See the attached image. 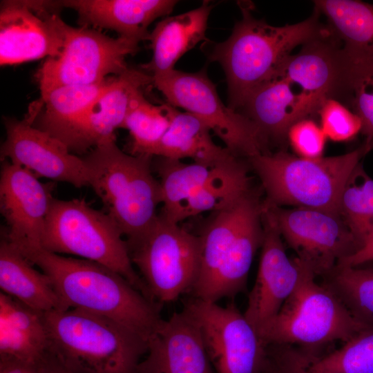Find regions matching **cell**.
<instances>
[{
  "instance_id": "d4e9b609",
  "label": "cell",
  "mask_w": 373,
  "mask_h": 373,
  "mask_svg": "<svg viewBox=\"0 0 373 373\" xmlns=\"http://www.w3.org/2000/svg\"><path fill=\"white\" fill-rule=\"evenodd\" d=\"M1 292L41 313L66 309L48 276L34 267L1 232Z\"/></svg>"
},
{
  "instance_id": "1f68e13d",
  "label": "cell",
  "mask_w": 373,
  "mask_h": 373,
  "mask_svg": "<svg viewBox=\"0 0 373 373\" xmlns=\"http://www.w3.org/2000/svg\"><path fill=\"white\" fill-rule=\"evenodd\" d=\"M176 108L170 104L155 105L144 97L142 89L133 95L122 128L131 137V154L152 156L170 126Z\"/></svg>"
},
{
  "instance_id": "ffe728a7",
  "label": "cell",
  "mask_w": 373,
  "mask_h": 373,
  "mask_svg": "<svg viewBox=\"0 0 373 373\" xmlns=\"http://www.w3.org/2000/svg\"><path fill=\"white\" fill-rule=\"evenodd\" d=\"M152 84V77L130 68L115 76L108 88L93 103L72 131L66 144L71 152L84 153L111 140L122 128L135 93Z\"/></svg>"
},
{
  "instance_id": "4dcf8cb0",
  "label": "cell",
  "mask_w": 373,
  "mask_h": 373,
  "mask_svg": "<svg viewBox=\"0 0 373 373\" xmlns=\"http://www.w3.org/2000/svg\"><path fill=\"white\" fill-rule=\"evenodd\" d=\"M344 52L338 101L361 119L365 144L373 146V55Z\"/></svg>"
},
{
  "instance_id": "7a4b0ae2",
  "label": "cell",
  "mask_w": 373,
  "mask_h": 373,
  "mask_svg": "<svg viewBox=\"0 0 373 373\" xmlns=\"http://www.w3.org/2000/svg\"><path fill=\"white\" fill-rule=\"evenodd\" d=\"M242 17L229 37L212 43L208 58L222 67L227 82L228 106L237 111L259 86L277 75L291 52L327 29L314 9L307 19L274 26L252 15L251 3L238 2Z\"/></svg>"
},
{
  "instance_id": "ba28073f",
  "label": "cell",
  "mask_w": 373,
  "mask_h": 373,
  "mask_svg": "<svg viewBox=\"0 0 373 373\" xmlns=\"http://www.w3.org/2000/svg\"><path fill=\"white\" fill-rule=\"evenodd\" d=\"M304 265V264H303ZM304 265L301 280L278 314L256 329L265 345H299L309 350L344 343L373 329L357 320Z\"/></svg>"
},
{
  "instance_id": "8fae6325",
  "label": "cell",
  "mask_w": 373,
  "mask_h": 373,
  "mask_svg": "<svg viewBox=\"0 0 373 373\" xmlns=\"http://www.w3.org/2000/svg\"><path fill=\"white\" fill-rule=\"evenodd\" d=\"M138 49V43L124 37L66 24L59 53L46 58L37 73L40 98L59 87L95 84L108 75L119 76L129 69L126 57Z\"/></svg>"
},
{
  "instance_id": "ab89813d",
  "label": "cell",
  "mask_w": 373,
  "mask_h": 373,
  "mask_svg": "<svg viewBox=\"0 0 373 373\" xmlns=\"http://www.w3.org/2000/svg\"><path fill=\"white\" fill-rule=\"evenodd\" d=\"M307 367V366L304 365V366L296 367L291 370L284 372H282L280 370L274 368L273 367L269 365L268 363H267L265 366L258 373H301L302 370Z\"/></svg>"
},
{
  "instance_id": "277c9868",
  "label": "cell",
  "mask_w": 373,
  "mask_h": 373,
  "mask_svg": "<svg viewBox=\"0 0 373 373\" xmlns=\"http://www.w3.org/2000/svg\"><path fill=\"white\" fill-rule=\"evenodd\" d=\"M49 354L73 373H137L148 341L122 324L68 308L44 313Z\"/></svg>"
},
{
  "instance_id": "60d3db41",
  "label": "cell",
  "mask_w": 373,
  "mask_h": 373,
  "mask_svg": "<svg viewBox=\"0 0 373 373\" xmlns=\"http://www.w3.org/2000/svg\"><path fill=\"white\" fill-rule=\"evenodd\" d=\"M307 367H305V369H303L301 372V373H309L307 370Z\"/></svg>"
},
{
  "instance_id": "8d00e7d4",
  "label": "cell",
  "mask_w": 373,
  "mask_h": 373,
  "mask_svg": "<svg viewBox=\"0 0 373 373\" xmlns=\"http://www.w3.org/2000/svg\"><path fill=\"white\" fill-rule=\"evenodd\" d=\"M373 262V222L361 248L352 256L342 260L336 266L356 267Z\"/></svg>"
},
{
  "instance_id": "d6a6232c",
  "label": "cell",
  "mask_w": 373,
  "mask_h": 373,
  "mask_svg": "<svg viewBox=\"0 0 373 373\" xmlns=\"http://www.w3.org/2000/svg\"><path fill=\"white\" fill-rule=\"evenodd\" d=\"M321 284L357 320L373 326V267L336 266L323 277Z\"/></svg>"
},
{
  "instance_id": "4fadbf2b",
  "label": "cell",
  "mask_w": 373,
  "mask_h": 373,
  "mask_svg": "<svg viewBox=\"0 0 373 373\" xmlns=\"http://www.w3.org/2000/svg\"><path fill=\"white\" fill-rule=\"evenodd\" d=\"M265 204L271 208L282 237L296 253V258L316 277L329 274L361 247L339 214Z\"/></svg>"
},
{
  "instance_id": "30bf717a",
  "label": "cell",
  "mask_w": 373,
  "mask_h": 373,
  "mask_svg": "<svg viewBox=\"0 0 373 373\" xmlns=\"http://www.w3.org/2000/svg\"><path fill=\"white\" fill-rule=\"evenodd\" d=\"M152 85L167 102L201 119L236 157L247 159L269 153V143L256 124L227 106L204 68L197 73L175 69L152 77Z\"/></svg>"
},
{
  "instance_id": "603a6c76",
  "label": "cell",
  "mask_w": 373,
  "mask_h": 373,
  "mask_svg": "<svg viewBox=\"0 0 373 373\" xmlns=\"http://www.w3.org/2000/svg\"><path fill=\"white\" fill-rule=\"evenodd\" d=\"M213 5L209 1L192 10L167 17L150 32L149 40L153 55L140 67L152 77L174 70L178 60L198 43L207 40L205 32Z\"/></svg>"
},
{
  "instance_id": "74e56055",
  "label": "cell",
  "mask_w": 373,
  "mask_h": 373,
  "mask_svg": "<svg viewBox=\"0 0 373 373\" xmlns=\"http://www.w3.org/2000/svg\"><path fill=\"white\" fill-rule=\"evenodd\" d=\"M0 373H44L41 362L30 363L10 359H0Z\"/></svg>"
},
{
  "instance_id": "f35d334b",
  "label": "cell",
  "mask_w": 373,
  "mask_h": 373,
  "mask_svg": "<svg viewBox=\"0 0 373 373\" xmlns=\"http://www.w3.org/2000/svg\"><path fill=\"white\" fill-rule=\"evenodd\" d=\"M41 367L44 373H73L50 354L41 361Z\"/></svg>"
},
{
  "instance_id": "5b68a950",
  "label": "cell",
  "mask_w": 373,
  "mask_h": 373,
  "mask_svg": "<svg viewBox=\"0 0 373 373\" xmlns=\"http://www.w3.org/2000/svg\"><path fill=\"white\" fill-rule=\"evenodd\" d=\"M153 157L127 154L115 140L97 145L83 157L90 186L126 236L127 245L151 229L158 216L157 207L163 202L160 182L152 173Z\"/></svg>"
},
{
  "instance_id": "cb8c5ba5",
  "label": "cell",
  "mask_w": 373,
  "mask_h": 373,
  "mask_svg": "<svg viewBox=\"0 0 373 373\" xmlns=\"http://www.w3.org/2000/svg\"><path fill=\"white\" fill-rule=\"evenodd\" d=\"M48 354L44 313L1 291L0 359L38 364Z\"/></svg>"
},
{
  "instance_id": "d6986e66",
  "label": "cell",
  "mask_w": 373,
  "mask_h": 373,
  "mask_svg": "<svg viewBox=\"0 0 373 373\" xmlns=\"http://www.w3.org/2000/svg\"><path fill=\"white\" fill-rule=\"evenodd\" d=\"M146 354L137 373H213L200 331L184 310L161 321Z\"/></svg>"
},
{
  "instance_id": "6da1fadb",
  "label": "cell",
  "mask_w": 373,
  "mask_h": 373,
  "mask_svg": "<svg viewBox=\"0 0 373 373\" xmlns=\"http://www.w3.org/2000/svg\"><path fill=\"white\" fill-rule=\"evenodd\" d=\"M21 253L48 276L67 309L107 317L147 341L162 320L157 303L104 265L43 249Z\"/></svg>"
},
{
  "instance_id": "484cf974",
  "label": "cell",
  "mask_w": 373,
  "mask_h": 373,
  "mask_svg": "<svg viewBox=\"0 0 373 373\" xmlns=\"http://www.w3.org/2000/svg\"><path fill=\"white\" fill-rule=\"evenodd\" d=\"M152 155L176 160L191 158L209 165L220 164L236 157L225 147L214 143L211 129L201 119L177 108Z\"/></svg>"
},
{
  "instance_id": "3957f363",
  "label": "cell",
  "mask_w": 373,
  "mask_h": 373,
  "mask_svg": "<svg viewBox=\"0 0 373 373\" xmlns=\"http://www.w3.org/2000/svg\"><path fill=\"white\" fill-rule=\"evenodd\" d=\"M262 202L251 190L232 205L213 213L199 235L202 259L191 291L194 298L217 303L244 291L262 242Z\"/></svg>"
},
{
  "instance_id": "ac0fdd59",
  "label": "cell",
  "mask_w": 373,
  "mask_h": 373,
  "mask_svg": "<svg viewBox=\"0 0 373 373\" xmlns=\"http://www.w3.org/2000/svg\"><path fill=\"white\" fill-rule=\"evenodd\" d=\"M344 52L330 28L290 55L277 75L289 79L312 102L317 112L327 99H338L343 81Z\"/></svg>"
},
{
  "instance_id": "2e32d148",
  "label": "cell",
  "mask_w": 373,
  "mask_h": 373,
  "mask_svg": "<svg viewBox=\"0 0 373 373\" xmlns=\"http://www.w3.org/2000/svg\"><path fill=\"white\" fill-rule=\"evenodd\" d=\"M52 186L27 169L2 160L0 210L7 227L1 232L21 252L41 249Z\"/></svg>"
},
{
  "instance_id": "d590c367",
  "label": "cell",
  "mask_w": 373,
  "mask_h": 373,
  "mask_svg": "<svg viewBox=\"0 0 373 373\" xmlns=\"http://www.w3.org/2000/svg\"><path fill=\"white\" fill-rule=\"evenodd\" d=\"M327 139L321 126L309 117L295 122L287 134L293 150L299 157L307 159L323 157Z\"/></svg>"
},
{
  "instance_id": "f1b7e54d",
  "label": "cell",
  "mask_w": 373,
  "mask_h": 373,
  "mask_svg": "<svg viewBox=\"0 0 373 373\" xmlns=\"http://www.w3.org/2000/svg\"><path fill=\"white\" fill-rule=\"evenodd\" d=\"M314 9L347 52L373 55V4L355 0H317Z\"/></svg>"
},
{
  "instance_id": "83f0119b",
  "label": "cell",
  "mask_w": 373,
  "mask_h": 373,
  "mask_svg": "<svg viewBox=\"0 0 373 373\" xmlns=\"http://www.w3.org/2000/svg\"><path fill=\"white\" fill-rule=\"evenodd\" d=\"M249 167L235 157L222 171L193 193L168 216L166 220L179 224L200 213L222 210L244 197L251 190Z\"/></svg>"
},
{
  "instance_id": "4316f807",
  "label": "cell",
  "mask_w": 373,
  "mask_h": 373,
  "mask_svg": "<svg viewBox=\"0 0 373 373\" xmlns=\"http://www.w3.org/2000/svg\"><path fill=\"white\" fill-rule=\"evenodd\" d=\"M113 78L95 84L62 86L50 91L37 101L41 109L34 122L37 125L34 126L66 144L73 129Z\"/></svg>"
},
{
  "instance_id": "8992f818",
  "label": "cell",
  "mask_w": 373,
  "mask_h": 373,
  "mask_svg": "<svg viewBox=\"0 0 373 373\" xmlns=\"http://www.w3.org/2000/svg\"><path fill=\"white\" fill-rule=\"evenodd\" d=\"M372 148L364 143L343 155L315 159L280 151L256 155L247 160L266 193L265 203L339 214L343 189L361 160Z\"/></svg>"
},
{
  "instance_id": "e575fe53",
  "label": "cell",
  "mask_w": 373,
  "mask_h": 373,
  "mask_svg": "<svg viewBox=\"0 0 373 373\" xmlns=\"http://www.w3.org/2000/svg\"><path fill=\"white\" fill-rule=\"evenodd\" d=\"M317 113L327 138L334 142H349L361 133L363 124L360 117L336 99H325Z\"/></svg>"
},
{
  "instance_id": "52a82bcc",
  "label": "cell",
  "mask_w": 373,
  "mask_h": 373,
  "mask_svg": "<svg viewBox=\"0 0 373 373\" xmlns=\"http://www.w3.org/2000/svg\"><path fill=\"white\" fill-rule=\"evenodd\" d=\"M123 234L106 211L84 199L52 200L41 240V249L70 254L119 274L149 299V289L135 271Z\"/></svg>"
},
{
  "instance_id": "7c38bea8",
  "label": "cell",
  "mask_w": 373,
  "mask_h": 373,
  "mask_svg": "<svg viewBox=\"0 0 373 373\" xmlns=\"http://www.w3.org/2000/svg\"><path fill=\"white\" fill-rule=\"evenodd\" d=\"M197 325L216 373H258L267 363V345L233 303L222 307L196 298L183 309Z\"/></svg>"
},
{
  "instance_id": "9c48e42d",
  "label": "cell",
  "mask_w": 373,
  "mask_h": 373,
  "mask_svg": "<svg viewBox=\"0 0 373 373\" xmlns=\"http://www.w3.org/2000/svg\"><path fill=\"white\" fill-rule=\"evenodd\" d=\"M127 245L131 262L154 301L171 302L192 291L201 267L199 235L158 214L151 229Z\"/></svg>"
},
{
  "instance_id": "836d02e7",
  "label": "cell",
  "mask_w": 373,
  "mask_h": 373,
  "mask_svg": "<svg viewBox=\"0 0 373 373\" xmlns=\"http://www.w3.org/2000/svg\"><path fill=\"white\" fill-rule=\"evenodd\" d=\"M339 214L361 247L373 222V179L361 163L343 189Z\"/></svg>"
},
{
  "instance_id": "5bb4252c",
  "label": "cell",
  "mask_w": 373,
  "mask_h": 373,
  "mask_svg": "<svg viewBox=\"0 0 373 373\" xmlns=\"http://www.w3.org/2000/svg\"><path fill=\"white\" fill-rule=\"evenodd\" d=\"M61 1H3L0 10V63L12 65L57 55L66 23L54 10Z\"/></svg>"
},
{
  "instance_id": "44dd1931",
  "label": "cell",
  "mask_w": 373,
  "mask_h": 373,
  "mask_svg": "<svg viewBox=\"0 0 373 373\" xmlns=\"http://www.w3.org/2000/svg\"><path fill=\"white\" fill-rule=\"evenodd\" d=\"M268 143H283L290 126L317 113L309 99L285 77L277 75L256 88L240 108Z\"/></svg>"
},
{
  "instance_id": "e0dca14e",
  "label": "cell",
  "mask_w": 373,
  "mask_h": 373,
  "mask_svg": "<svg viewBox=\"0 0 373 373\" xmlns=\"http://www.w3.org/2000/svg\"><path fill=\"white\" fill-rule=\"evenodd\" d=\"M263 238L255 283L244 315L256 329L275 316L299 284L304 265L289 258L274 213L262 202Z\"/></svg>"
},
{
  "instance_id": "7402d4cb",
  "label": "cell",
  "mask_w": 373,
  "mask_h": 373,
  "mask_svg": "<svg viewBox=\"0 0 373 373\" xmlns=\"http://www.w3.org/2000/svg\"><path fill=\"white\" fill-rule=\"evenodd\" d=\"M174 0H66L62 6L75 10L79 23L115 31L119 37L140 43L149 40L148 28L170 14Z\"/></svg>"
},
{
  "instance_id": "9a60e30c",
  "label": "cell",
  "mask_w": 373,
  "mask_h": 373,
  "mask_svg": "<svg viewBox=\"0 0 373 373\" xmlns=\"http://www.w3.org/2000/svg\"><path fill=\"white\" fill-rule=\"evenodd\" d=\"M28 115L21 120L6 118V138L1 147L6 160L33 173L64 182L77 188L90 186L89 172L82 157L72 153L60 140L33 125Z\"/></svg>"
},
{
  "instance_id": "f546056e",
  "label": "cell",
  "mask_w": 373,
  "mask_h": 373,
  "mask_svg": "<svg viewBox=\"0 0 373 373\" xmlns=\"http://www.w3.org/2000/svg\"><path fill=\"white\" fill-rule=\"evenodd\" d=\"M154 169L160 176L163 202L160 214L168 216L177 207L220 174L235 157L217 165L157 157Z\"/></svg>"
}]
</instances>
